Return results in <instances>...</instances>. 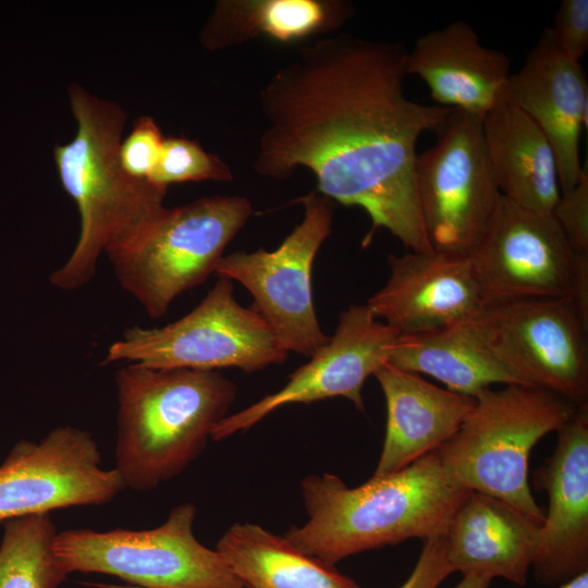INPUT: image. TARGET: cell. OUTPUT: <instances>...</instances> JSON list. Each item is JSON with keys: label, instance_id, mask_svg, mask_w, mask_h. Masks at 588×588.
<instances>
[{"label": "cell", "instance_id": "obj_1", "mask_svg": "<svg viewBox=\"0 0 588 588\" xmlns=\"http://www.w3.org/2000/svg\"><path fill=\"white\" fill-rule=\"evenodd\" d=\"M402 42L332 34L303 46L259 91L264 119L254 171L286 180L299 168L318 193L364 209L412 252H433L416 186V146L451 112L406 96Z\"/></svg>", "mask_w": 588, "mask_h": 588}, {"label": "cell", "instance_id": "obj_2", "mask_svg": "<svg viewBox=\"0 0 588 588\" xmlns=\"http://www.w3.org/2000/svg\"><path fill=\"white\" fill-rule=\"evenodd\" d=\"M301 490L308 519L284 538L333 565L408 539L443 537L470 492L449 478L437 451L357 487L323 473L306 476Z\"/></svg>", "mask_w": 588, "mask_h": 588}, {"label": "cell", "instance_id": "obj_3", "mask_svg": "<svg viewBox=\"0 0 588 588\" xmlns=\"http://www.w3.org/2000/svg\"><path fill=\"white\" fill-rule=\"evenodd\" d=\"M69 99L76 134L54 146L53 158L62 187L77 207L81 229L72 254L49 277L63 291L89 283L100 255L163 208L168 189L122 168L119 147L126 112L120 105L76 83L69 87Z\"/></svg>", "mask_w": 588, "mask_h": 588}, {"label": "cell", "instance_id": "obj_4", "mask_svg": "<svg viewBox=\"0 0 588 588\" xmlns=\"http://www.w3.org/2000/svg\"><path fill=\"white\" fill-rule=\"evenodd\" d=\"M115 469L124 487L148 491L204 451L237 393L216 370L124 364L115 373Z\"/></svg>", "mask_w": 588, "mask_h": 588}, {"label": "cell", "instance_id": "obj_5", "mask_svg": "<svg viewBox=\"0 0 588 588\" xmlns=\"http://www.w3.org/2000/svg\"><path fill=\"white\" fill-rule=\"evenodd\" d=\"M475 400L458 430L437 450L442 467L455 485L502 500L542 524L544 511L528 481L529 457L578 406L526 384L488 388Z\"/></svg>", "mask_w": 588, "mask_h": 588}, {"label": "cell", "instance_id": "obj_6", "mask_svg": "<svg viewBox=\"0 0 588 588\" xmlns=\"http://www.w3.org/2000/svg\"><path fill=\"white\" fill-rule=\"evenodd\" d=\"M243 196L216 195L161 208L105 250L121 287L151 318L166 315L182 293L204 283L228 244L252 217Z\"/></svg>", "mask_w": 588, "mask_h": 588}, {"label": "cell", "instance_id": "obj_7", "mask_svg": "<svg viewBox=\"0 0 588 588\" xmlns=\"http://www.w3.org/2000/svg\"><path fill=\"white\" fill-rule=\"evenodd\" d=\"M231 280L218 277L204 299L184 317L158 328L133 326L110 344L102 365L136 363L158 369L246 372L282 364L289 352L264 318L234 297Z\"/></svg>", "mask_w": 588, "mask_h": 588}, {"label": "cell", "instance_id": "obj_8", "mask_svg": "<svg viewBox=\"0 0 588 588\" xmlns=\"http://www.w3.org/2000/svg\"><path fill=\"white\" fill-rule=\"evenodd\" d=\"M195 516L183 503L152 529L63 530L54 552L69 574L101 573L142 588H244L219 552L197 540Z\"/></svg>", "mask_w": 588, "mask_h": 588}, {"label": "cell", "instance_id": "obj_9", "mask_svg": "<svg viewBox=\"0 0 588 588\" xmlns=\"http://www.w3.org/2000/svg\"><path fill=\"white\" fill-rule=\"evenodd\" d=\"M470 322L519 384L588 403V314L573 298L487 305Z\"/></svg>", "mask_w": 588, "mask_h": 588}, {"label": "cell", "instance_id": "obj_10", "mask_svg": "<svg viewBox=\"0 0 588 588\" xmlns=\"http://www.w3.org/2000/svg\"><path fill=\"white\" fill-rule=\"evenodd\" d=\"M483 305L571 297L588 314V255L576 254L552 215L503 195L468 256Z\"/></svg>", "mask_w": 588, "mask_h": 588}, {"label": "cell", "instance_id": "obj_11", "mask_svg": "<svg viewBox=\"0 0 588 588\" xmlns=\"http://www.w3.org/2000/svg\"><path fill=\"white\" fill-rule=\"evenodd\" d=\"M436 144L417 156L416 186L428 241L436 252L469 256L502 196L483 142L482 119L451 109Z\"/></svg>", "mask_w": 588, "mask_h": 588}, {"label": "cell", "instance_id": "obj_12", "mask_svg": "<svg viewBox=\"0 0 588 588\" xmlns=\"http://www.w3.org/2000/svg\"><path fill=\"white\" fill-rule=\"evenodd\" d=\"M299 201L304 217L278 248L223 255L215 274L241 283L252 294L253 308L289 353L311 357L330 339L316 315L311 272L332 231L334 203L318 192Z\"/></svg>", "mask_w": 588, "mask_h": 588}, {"label": "cell", "instance_id": "obj_13", "mask_svg": "<svg viewBox=\"0 0 588 588\" xmlns=\"http://www.w3.org/2000/svg\"><path fill=\"white\" fill-rule=\"evenodd\" d=\"M100 464L96 440L72 426L17 442L0 466V522L111 502L125 487L115 468Z\"/></svg>", "mask_w": 588, "mask_h": 588}, {"label": "cell", "instance_id": "obj_14", "mask_svg": "<svg viewBox=\"0 0 588 588\" xmlns=\"http://www.w3.org/2000/svg\"><path fill=\"white\" fill-rule=\"evenodd\" d=\"M397 336L392 328L372 315L367 304H352L341 313L329 341L290 376L284 387L225 416L213 427L210 439L221 441L248 430L289 404H310L342 396L364 412V383L389 362Z\"/></svg>", "mask_w": 588, "mask_h": 588}, {"label": "cell", "instance_id": "obj_15", "mask_svg": "<svg viewBox=\"0 0 588 588\" xmlns=\"http://www.w3.org/2000/svg\"><path fill=\"white\" fill-rule=\"evenodd\" d=\"M556 433L553 453L534 473L549 505L531 565L536 581L553 588L588 572V403Z\"/></svg>", "mask_w": 588, "mask_h": 588}, {"label": "cell", "instance_id": "obj_16", "mask_svg": "<svg viewBox=\"0 0 588 588\" xmlns=\"http://www.w3.org/2000/svg\"><path fill=\"white\" fill-rule=\"evenodd\" d=\"M388 262L385 284L366 304L399 335L467 321L485 306L468 256L409 250Z\"/></svg>", "mask_w": 588, "mask_h": 588}, {"label": "cell", "instance_id": "obj_17", "mask_svg": "<svg viewBox=\"0 0 588 588\" xmlns=\"http://www.w3.org/2000/svg\"><path fill=\"white\" fill-rule=\"evenodd\" d=\"M507 102L528 115L550 142L562 192L574 187L583 172L579 138L588 124V81L580 62L560 52L550 28L511 74Z\"/></svg>", "mask_w": 588, "mask_h": 588}, {"label": "cell", "instance_id": "obj_18", "mask_svg": "<svg viewBox=\"0 0 588 588\" xmlns=\"http://www.w3.org/2000/svg\"><path fill=\"white\" fill-rule=\"evenodd\" d=\"M406 73L419 77L440 107L483 119L507 102L509 58L483 46L464 21L420 36L407 52Z\"/></svg>", "mask_w": 588, "mask_h": 588}, {"label": "cell", "instance_id": "obj_19", "mask_svg": "<svg viewBox=\"0 0 588 588\" xmlns=\"http://www.w3.org/2000/svg\"><path fill=\"white\" fill-rule=\"evenodd\" d=\"M387 405L382 450L373 475L401 470L439 450L475 405L467 396L387 362L373 373Z\"/></svg>", "mask_w": 588, "mask_h": 588}, {"label": "cell", "instance_id": "obj_20", "mask_svg": "<svg viewBox=\"0 0 588 588\" xmlns=\"http://www.w3.org/2000/svg\"><path fill=\"white\" fill-rule=\"evenodd\" d=\"M540 523L497 498L470 491L443 536L453 572L525 586Z\"/></svg>", "mask_w": 588, "mask_h": 588}, {"label": "cell", "instance_id": "obj_21", "mask_svg": "<svg viewBox=\"0 0 588 588\" xmlns=\"http://www.w3.org/2000/svg\"><path fill=\"white\" fill-rule=\"evenodd\" d=\"M482 132L501 194L522 208L551 215L561 195L558 164L539 126L505 102L482 119Z\"/></svg>", "mask_w": 588, "mask_h": 588}, {"label": "cell", "instance_id": "obj_22", "mask_svg": "<svg viewBox=\"0 0 588 588\" xmlns=\"http://www.w3.org/2000/svg\"><path fill=\"white\" fill-rule=\"evenodd\" d=\"M345 0H218L199 32L208 51L265 38L280 44L332 35L353 15Z\"/></svg>", "mask_w": 588, "mask_h": 588}, {"label": "cell", "instance_id": "obj_23", "mask_svg": "<svg viewBox=\"0 0 588 588\" xmlns=\"http://www.w3.org/2000/svg\"><path fill=\"white\" fill-rule=\"evenodd\" d=\"M216 550L244 588H362L333 564L257 524H233Z\"/></svg>", "mask_w": 588, "mask_h": 588}, {"label": "cell", "instance_id": "obj_24", "mask_svg": "<svg viewBox=\"0 0 588 588\" xmlns=\"http://www.w3.org/2000/svg\"><path fill=\"white\" fill-rule=\"evenodd\" d=\"M389 363L476 397L494 384H519L491 354L470 319L439 330L399 335Z\"/></svg>", "mask_w": 588, "mask_h": 588}, {"label": "cell", "instance_id": "obj_25", "mask_svg": "<svg viewBox=\"0 0 588 588\" xmlns=\"http://www.w3.org/2000/svg\"><path fill=\"white\" fill-rule=\"evenodd\" d=\"M3 523L0 588H58L69 573L54 552L58 532L50 513Z\"/></svg>", "mask_w": 588, "mask_h": 588}, {"label": "cell", "instance_id": "obj_26", "mask_svg": "<svg viewBox=\"0 0 588 588\" xmlns=\"http://www.w3.org/2000/svg\"><path fill=\"white\" fill-rule=\"evenodd\" d=\"M233 180L231 168L216 154L185 137H164L158 161L148 181L168 188L184 182Z\"/></svg>", "mask_w": 588, "mask_h": 588}, {"label": "cell", "instance_id": "obj_27", "mask_svg": "<svg viewBox=\"0 0 588 588\" xmlns=\"http://www.w3.org/2000/svg\"><path fill=\"white\" fill-rule=\"evenodd\" d=\"M163 140L164 136L155 119L148 115L139 117L119 147V158L124 171L135 179L148 180L158 161Z\"/></svg>", "mask_w": 588, "mask_h": 588}, {"label": "cell", "instance_id": "obj_28", "mask_svg": "<svg viewBox=\"0 0 588 588\" xmlns=\"http://www.w3.org/2000/svg\"><path fill=\"white\" fill-rule=\"evenodd\" d=\"M571 248L588 255V169L583 166L578 183L562 192L552 212Z\"/></svg>", "mask_w": 588, "mask_h": 588}, {"label": "cell", "instance_id": "obj_29", "mask_svg": "<svg viewBox=\"0 0 588 588\" xmlns=\"http://www.w3.org/2000/svg\"><path fill=\"white\" fill-rule=\"evenodd\" d=\"M550 29L560 52L579 62L588 49V1L563 0Z\"/></svg>", "mask_w": 588, "mask_h": 588}, {"label": "cell", "instance_id": "obj_30", "mask_svg": "<svg viewBox=\"0 0 588 588\" xmlns=\"http://www.w3.org/2000/svg\"><path fill=\"white\" fill-rule=\"evenodd\" d=\"M453 572L445 554L443 537L422 541V548L409 576L399 588H439Z\"/></svg>", "mask_w": 588, "mask_h": 588}, {"label": "cell", "instance_id": "obj_31", "mask_svg": "<svg viewBox=\"0 0 588 588\" xmlns=\"http://www.w3.org/2000/svg\"><path fill=\"white\" fill-rule=\"evenodd\" d=\"M492 580L479 576H463L454 588H489Z\"/></svg>", "mask_w": 588, "mask_h": 588}, {"label": "cell", "instance_id": "obj_32", "mask_svg": "<svg viewBox=\"0 0 588 588\" xmlns=\"http://www.w3.org/2000/svg\"><path fill=\"white\" fill-rule=\"evenodd\" d=\"M554 588H588V572Z\"/></svg>", "mask_w": 588, "mask_h": 588}, {"label": "cell", "instance_id": "obj_33", "mask_svg": "<svg viewBox=\"0 0 588 588\" xmlns=\"http://www.w3.org/2000/svg\"><path fill=\"white\" fill-rule=\"evenodd\" d=\"M107 588H142V587H137V586H118V585H112V586H108Z\"/></svg>", "mask_w": 588, "mask_h": 588}]
</instances>
